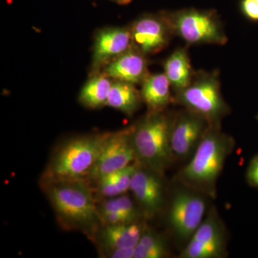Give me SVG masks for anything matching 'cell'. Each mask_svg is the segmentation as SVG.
Segmentation results:
<instances>
[{"label": "cell", "mask_w": 258, "mask_h": 258, "mask_svg": "<svg viewBox=\"0 0 258 258\" xmlns=\"http://www.w3.org/2000/svg\"><path fill=\"white\" fill-rule=\"evenodd\" d=\"M113 84L109 78L101 75L90 80L83 88L79 100L88 108H97L106 106Z\"/></svg>", "instance_id": "ffe728a7"}, {"label": "cell", "mask_w": 258, "mask_h": 258, "mask_svg": "<svg viewBox=\"0 0 258 258\" xmlns=\"http://www.w3.org/2000/svg\"><path fill=\"white\" fill-rule=\"evenodd\" d=\"M205 119L195 112L184 113L171 123L170 142L172 153L188 155L205 132Z\"/></svg>", "instance_id": "7c38bea8"}, {"label": "cell", "mask_w": 258, "mask_h": 258, "mask_svg": "<svg viewBox=\"0 0 258 258\" xmlns=\"http://www.w3.org/2000/svg\"><path fill=\"white\" fill-rule=\"evenodd\" d=\"M164 68V74L167 76L171 87L177 92L189 86L195 76L189 55L185 49L179 48L173 52L166 59Z\"/></svg>", "instance_id": "e0dca14e"}, {"label": "cell", "mask_w": 258, "mask_h": 258, "mask_svg": "<svg viewBox=\"0 0 258 258\" xmlns=\"http://www.w3.org/2000/svg\"><path fill=\"white\" fill-rule=\"evenodd\" d=\"M98 211L99 215L109 212L121 214L128 222H137L140 217V212L133 200L125 195L104 199L101 203L98 204Z\"/></svg>", "instance_id": "44dd1931"}, {"label": "cell", "mask_w": 258, "mask_h": 258, "mask_svg": "<svg viewBox=\"0 0 258 258\" xmlns=\"http://www.w3.org/2000/svg\"><path fill=\"white\" fill-rule=\"evenodd\" d=\"M135 248L115 249L101 252V255L108 258H134Z\"/></svg>", "instance_id": "cb8c5ba5"}, {"label": "cell", "mask_w": 258, "mask_h": 258, "mask_svg": "<svg viewBox=\"0 0 258 258\" xmlns=\"http://www.w3.org/2000/svg\"><path fill=\"white\" fill-rule=\"evenodd\" d=\"M110 133L82 136L68 141L54 153L41 182L86 180L96 165Z\"/></svg>", "instance_id": "7a4b0ae2"}, {"label": "cell", "mask_w": 258, "mask_h": 258, "mask_svg": "<svg viewBox=\"0 0 258 258\" xmlns=\"http://www.w3.org/2000/svg\"><path fill=\"white\" fill-rule=\"evenodd\" d=\"M206 203L199 195L181 191L171 203L169 223L176 235L183 240L191 238L203 223Z\"/></svg>", "instance_id": "ba28073f"}, {"label": "cell", "mask_w": 258, "mask_h": 258, "mask_svg": "<svg viewBox=\"0 0 258 258\" xmlns=\"http://www.w3.org/2000/svg\"><path fill=\"white\" fill-rule=\"evenodd\" d=\"M133 46L139 52L153 54L167 45L172 34L165 18L145 17L137 20L131 29Z\"/></svg>", "instance_id": "30bf717a"}, {"label": "cell", "mask_w": 258, "mask_h": 258, "mask_svg": "<svg viewBox=\"0 0 258 258\" xmlns=\"http://www.w3.org/2000/svg\"><path fill=\"white\" fill-rule=\"evenodd\" d=\"M160 176L152 169L138 164L132 177L130 190L148 216H153L162 208L164 190Z\"/></svg>", "instance_id": "9c48e42d"}, {"label": "cell", "mask_w": 258, "mask_h": 258, "mask_svg": "<svg viewBox=\"0 0 258 258\" xmlns=\"http://www.w3.org/2000/svg\"><path fill=\"white\" fill-rule=\"evenodd\" d=\"M171 123L159 112H152L134 127L136 159L161 175L170 161Z\"/></svg>", "instance_id": "3957f363"}, {"label": "cell", "mask_w": 258, "mask_h": 258, "mask_svg": "<svg viewBox=\"0 0 258 258\" xmlns=\"http://www.w3.org/2000/svg\"><path fill=\"white\" fill-rule=\"evenodd\" d=\"M141 99L142 96L137 88L134 87V84L114 80L106 106L123 112L125 114L132 115L138 109Z\"/></svg>", "instance_id": "d6986e66"}, {"label": "cell", "mask_w": 258, "mask_h": 258, "mask_svg": "<svg viewBox=\"0 0 258 258\" xmlns=\"http://www.w3.org/2000/svg\"><path fill=\"white\" fill-rule=\"evenodd\" d=\"M180 103L207 120H215L227 111L216 73H200L189 86L178 92Z\"/></svg>", "instance_id": "5b68a950"}, {"label": "cell", "mask_w": 258, "mask_h": 258, "mask_svg": "<svg viewBox=\"0 0 258 258\" xmlns=\"http://www.w3.org/2000/svg\"><path fill=\"white\" fill-rule=\"evenodd\" d=\"M249 181L258 186V157L252 161L248 171Z\"/></svg>", "instance_id": "d4e9b609"}, {"label": "cell", "mask_w": 258, "mask_h": 258, "mask_svg": "<svg viewBox=\"0 0 258 258\" xmlns=\"http://www.w3.org/2000/svg\"><path fill=\"white\" fill-rule=\"evenodd\" d=\"M165 19L172 34L187 43L222 45L227 42L221 23L210 13L186 10Z\"/></svg>", "instance_id": "8992f818"}, {"label": "cell", "mask_w": 258, "mask_h": 258, "mask_svg": "<svg viewBox=\"0 0 258 258\" xmlns=\"http://www.w3.org/2000/svg\"><path fill=\"white\" fill-rule=\"evenodd\" d=\"M223 245L222 227L215 217L210 216L195 232L181 257H217L221 255Z\"/></svg>", "instance_id": "8fae6325"}, {"label": "cell", "mask_w": 258, "mask_h": 258, "mask_svg": "<svg viewBox=\"0 0 258 258\" xmlns=\"http://www.w3.org/2000/svg\"><path fill=\"white\" fill-rule=\"evenodd\" d=\"M138 222L102 225L96 238L101 252L115 249L135 248L144 232Z\"/></svg>", "instance_id": "9a60e30c"}, {"label": "cell", "mask_w": 258, "mask_h": 258, "mask_svg": "<svg viewBox=\"0 0 258 258\" xmlns=\"http://www.w3.org/2000/svg\"><path fill=\"white\" fill-rule=\"evenodd\" d=\"M134 127L110 133L93 171L88 183H96L103 176L124 169L136 159L133 142Z\"/></svg>", "instance_id": "52a82bcc"}, {"label": "cell", "mask_w": 258, "mask_h": 258, "mask_svg": "<svg viewBox=\"0 0 258 258\" xmlns=\"http://www.w3.org/2000/svg\"><path fill=\"white\" fill-rule=\"evenodd\" d=\"M138 163L101 177L96 184V192L103 199L115 198L130 189L132 177Z\"/></svg>", "instance_id": "ac0fdd59"}, {"label": "cell", "mask_w": 258, "mask_h": 258, "mask_svg": "<svg viewBox=\"0 0 258 258\" xmlns=\"http://www.w3.org/2000/svg\"><path fill=\"white\" fill-rule=\"evenodd\" d=\"M42 186L61 227L96 238L102 224L98 204L87 181H53Z\"/></svg>", "instance_id": "6da1fadb"}, {"label": "cell", "mask_w": 258, "mask_h": 258, "mask_svg": "<svg viewBox=\"0 0 258 258\" xmlns=\"http://www.w3.org/2000/svg\"><path fill=\"white\" fill-rule=\"evenodd\" d=\"M103 75L134 85L143 83L149 76L147 60L143 53L133 47L107 64Z\"/></svg>", "instance_id": "5bb4252c"}, {"label": "cell", "mask_w": 258, "mask_h": 258, "mask_svg": "<svg viewBox=\"0 0 258 258\" xmlns=\"http://www.w3.org/2000/svg\"><path fill=\"white\" fill-rule=\"evenodd\" d=\"M171 86L164 73L149 75L144 81L141 96L152 112H159L170 103Z\"/></svg>", "instance_id": "2e32d148"}, {"label": "cell", "mask_w": 258, "mask_h": 258, "mask_svg": "<svg viewBox=\"0 0 258 258\" xmlns=\"http://www.w3.org/2000/svg\"><path fill=\"white\" fill-rule=\"evenodd\" d=\"M115 3H118L119 5H127L132 2V0H112Z\"/></svg>", "instance_id": "484cf974"}, {"label": "cell", "mask_w": 258, "mask_h": 258, "mask_svg": "<svg viewBox=\"0 0 258 258\" xmlns=\"http://www.w3.org/2000/svg\"><path fill=\"white\" fill-rule=\"evenodd\" d=\"M164 239L155 232L144 230L134 249V258H162L167 254Z\"/></svg>", "instance_id": "7402d4cb"}, {"label": "cell", "mask_w": 258, "mask_h": 258, "mask_svg": "<svg viewBox=\"0 0 258 258\" xmlns=\"http://www.w3.org/2000/svg\"><path fill=\"white\" fill-rule=\"evenodd\" d=\"M242 10L249 20L258 21V0H242Z\"/></svg>", "instance_id": "603a6c76"}, {"label": "cell", "mask_w": 258, "mask_h": 258, "mask_svg": "<svg viewBox=\"0 0 258 258\" xmlns=\"http://www.w3.org/2000/svg\"><path fill=\"white\" fill-rule=\"evenodd\" d=\"M230 147V141L226 136L216 130L207 132L192 159L184 168L183 177L192 184H213L222 170Z\"/></svg>", "instance_id": "277c9868"}, {"label": "cell", "mask_w": 258, "mask_h": 258, "mask_svg": "<svg viewBox=\"0 0 258 258\" xmlns=\"http://www.w3.org/2000/svg\"><path fill=\"white\" fill-rule=\"evenodd\" d=\"M133 47L131 30L109 28L102 30L95 40L93 67L109 63Z\"/></svg>", "instance_id": "4fadbf2b"}]
</instances>
